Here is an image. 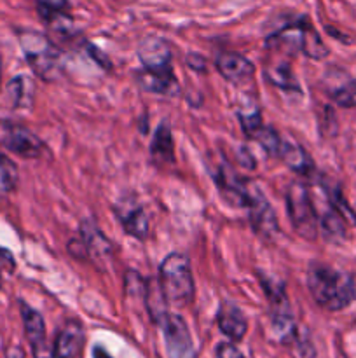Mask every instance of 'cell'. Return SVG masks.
I'll list each match as a JSON object with an SVG mask.
<instances>
[{"label":"cell","instance_id":"obj_1","mask_svg":"<svg viewBox=\"0 0 356 358\" xmlns=\"http://www.w3.org/2000/svg\"><path fill=\"white\" fill-rule=\"evenodd\" d=\"M307 289L314 303L327 311H342L356 299L355 280L349 273L325 262H311L307 268Z\"/></svg>","mask_w":356,"mask_h":358},{"label":"cell","instance_id":"obj_2","mask_svg":"<svg viewBox=\"0 0 356 358\" xmlns=\"http://www.w3.org/2000/svg\"><path fill=\"white\" fill-rule=\"evenodd\" d=\"M159 287L166 299L168 306L185 308L194 297V276L191 271V262L187 255H166L159 266Z\"/></svg>","mask_w":356,"mask_h":358},{"label":"cell","instance_id":"obj_3","mask_svg":"<svg viewBox=\"0 0 356 358\" xmlns=\"http://www.w3.org/2000/svg\"><path fill=\"white\" fill-rule=\"evenodd\" d=\"M265 45L269 49L285 51L290 52V55L300 52V55L313 59H323L328 56L327 45L323 44L313 24L306 20L288 23L279 28V30H276L274 34L269 35Z\"/></svg>","mask_w":356,"mask_h":358},{"label":"cell","instance_id":"obj_4","mask_svg":"<svg viewBox=\"0 0 356 358\" xmlns=\"http://www.w3.org/2000/svg\"><path fill=\"white\" fill-rule=\"evenodd\" d=\"M20 45L27 63L38 79L52 83L61 76L63 55L54 42H51V38L37 31L27 30L20 34Z\"/></svg>","mask_w":356,"mask_h":358},{"label":"cell","instance_id":"obj_5","mask_svg":"<svg viewBox=\"0 0 356 358\" xmlns=\"http://www.w3.org/2000/svg\"><path fill=\"white\" fill-rule=\"evenodd\" d=\"M286 212L293 229L304 240H316L320 231V219L311 199L309 189L302 182H293L286 191Z\"/></svg>","mask_w":356,"mask_h":358},{"label":"cell","instance_id":"obj_6","mask_svg":"<svg viewBox=\"0 0 356 358\" xmlns=\"http://www.w3.org/2000/svg\"><path fill=\"white\" fill-rule=\"evenodd\" d=\"M0 147L24 159H37L45 150L42 140L34 131L9 121H0Z\"/></svg>","mask_w":356,"mask_h":358},{"label":"cell","instance_id":"obj_7","mask_svg":"<svg viewBox=\"0 0 356 358\" xmlns=\"http://www.w3.org/2000/svg\"><path fill=\"white\" fill-rule=\"evenodd\" d=\"M213 182H215L218 194L227 205L232 208H246L250 201V184L243 180L236 173L232 166L227 161L220 159L212 170Z\"/></svg>","mask_w":356,"mask_h":358},{"label":"cell","instance_id":"obj_8","mask_svg":"<svg viewBox=\"0 0 356 358\" xmlns=\"http://www.w3.org/2000/svg\"><path fill=\"white\" fill-rule=\"evenodd\" d=\"M159 327L163 329L168 358H198L187 322L180 315L168 313Z\"/></svg>","mask_w":356,"mask_h":358},{"label":"cell","instance_id":"obj_9","mask_svg":"<svg viewBox=\"0 0 356 358\" xmlns=\"http://www.w3.org/2000/svg\"><path fill=\"white\" fill-rule=\"evenodd\" d=\"M248 217L250 226L260 240L271 241L278 234L279 226L276 213L271 203L264 196V192L255 185H250V201H248Z\"/></svg>","mask_w":356,"mask_h":358},{"label":"cell","instance_id":"obj_10","mask_svg":"<svg viewBox=\"0 0 356 358\" xmlns=\"http://www.w3.org/2000/svg\"><path fill=\"white\" fill-rule=\"evenodd\" d=\"M321 87L334 103L339 107H356V80L346 70L332 66L321 79Z\"/></svg>","mask_w":356,"mask_h":358},{"label":"cell","instance_id":"obj_11","mask_svg":"<svg viewBox=\"0 0 356 358\" xmlns=\"http://www.w3.org/2000/svg\"><path fill=\"white\" fill-rule=\"evenodd\" d=\"M140 63L150 72H168L171 69V49L164 38L147 37L136 48Z\"/></svg>","mask_w":356,"mask_h":358},{"label":"cell","instance_id":"obj_12","mask_svg":"<svg viewBox=\"0 0 356 358\" xmlns=\"http://www.w3.org/2000/svg\"><path fill=\"white\" fill-rule=\"evenodd\" d=\"M80 241L86 248L87 257L93 259L96 264L110 261L112 257V243L108 238L101 233L98 224L93 219H84L79 226Z\"/></svg>","mask_w":356,"mask_h":358},{"label":"cell","instance_id":"obj_13","mask_svg":"<svg viewBox=\"0 0 356 358\" xmlns=\"http://www.w3.org/2000/svg\"><path fill=\"white\" fill-rule=\"evenodd\" d=\"M86 334L80 322L68 320L63 324L56 334L54 345H52V357L54 358H77L82 352Z\"/></svg>","mask_w":356,"mask_h":358},{"label":"cell","instance_id":"obj_14","mask_svg":"<svg viewBox=\"0 0 356 358\" xmlns=\"http://www.w3.org/2000/svg\"><path fill=\"white\" fill-rule=\"evenodd\" d=\"M21 318H23L24 334H27L28 343L34 350L35 358H52V353L47 352L45 345V324L42 315L27 303H21Z\"/></svg>","mask_w":356,"mask_h":358},{"label":"cell","instance_id":"obj_15","mask_svg":"<svg viewBox=\"0 0 356 358\" xmlns=\"http://www.w3.org/2000/svg\"><path fill=\"white\" fill-rule=\"evenodd\" d=\"M216 325L220 332L232 343L241 341L246 336L248 320L241 308L230 301H223L216 311Z\"/></svg>","mask_w":356,"mask_h":358},{"label":"cell","instance_id":"obj_16","mask_svg":"<svg viewBox=\"0 0 356 358\" xmlns=\"http://www.w3.org/2000/svg\"><path fill=\"white\" fill-rule=\"evenodd\" d=\"M215 66L223 79L234 84L251 79L255 73L253 63L244 58L243 55H239V52H220L215 59Z\"/></svg>","mask_w":356,"mask_h":358},{"label":"cell","instance_id":"obj_17","mask_svg":"<svg viewBox=\"0 0 356 358\" xmlns=\"http://www.w3.org/2000/svg\"><path fill=\"white\" fill-rule=\"evenodd\" d=\"M114 212L121 222L126 234L136 240H147L149 236V217L140 205H122L114 206Z\"/></svg>","mask_w":356,"mask_h":358},{"label":"cell","instance_id":"obj_18","mask_svg":"<svg viewBox=\"0 0 356 358\" xmlns=\"http://www.w3.org/2000/svg\"><path fill=\"white\" fill-rule=\"evenodd\" d=\"M278 159H281L293 173L300 175V177L311 178L313 175H316V166L313 163V157L307 154L304 147L297 145V143L283 140Z\"/></svg>","mask_w":356,"mask_h":358},{"label":"cell","instance_id":"obj_19","mask_svg":"<svg viewBox=\"0 0 356 358\" xmlns=\"http://www.w3.org/2000/svg\"><path fill=\"white\" fill-rule=\"evenodd\" d=\"M136 83H138V86L143 91H149V93L154 94L173 96V94L180 91L173 70H168V72H150V70L143 69L136 73Z\"/></svg>","mask_w":356,"mask_h":358},{"label":"cell","instance_id":"obj_20","mask_svg":"<svg viewBox=\"0 0 356 358\" xmlns=\"http://www.w3.org/2000/svg\"><path fill=\"white\" fill-rule=\"evenodd\" d=\"M150 157L159 166L175 163L173 135H171V129L166 122H161L154 133L152 142H150Z\"/></svg>","mask_w":356,"mask_h":358},{"label":"cell","instance_id":"obj_21","mask_svg":"<svg viewBox=\"0 0 356 358\" xmlns=\"http://www.w3.org/2000/svg\"><path fill=\"white\" fill-rule=\"evenodd\" d=\"M320 231L325 236V240L332 241V243H339L346 238L348 233V226H346V217L337 206L330 203L327 212L320 217Z\"/></svg>","mask_w":356,"mask_h":358},{"label":"cell","instance_id":"obj_22","mask_svg":"<svg viewBox=\"0 0 356 358\" xmlns=\"http://www.w3.org/2000/svg\"><path fill=\"white\" fill-rule=\"evenodd\" d=\"M265 79L276 87H281L286 91H300L299 83H297V77L293 73L292 66L285 62H274L271 65L265 66L264 70Z\"/></svg>","mask_w":356,"mask_h":358},{"label":"cell","instance_id":"obj_23","mask_svg":"<svg viewBox=\"0 0 356 358\" xmlns=\"http://www.w3.org/2000/svg\"><path fill=\"white\" fill-rule=\"evenodd\" d=\"M9 94L10 100H13V105L16 108H30L31 103H34V93L35 86L31 83L30 77L27 76H17L14 77L9 83Z\"/></svg>","mask_w":356,"mask_h":358},{"label":"cell","instance_id":"obj_24","mask_svg":"<svg viewBox=\"0 0 356 358\" xmlns=\"http://www.w3.org/2000/svg\"><path fill=\"white\" fill-rule=\"evenodd\" d=\"M251 140L258 142L262 145V149L269 154L271 157H278L279 156V150H281V143L283 138L278 135L274 128L271 126H262L255 131V135L251 136Z\"/></svg>","mask_w":356,"mask_h":358},{"label":"cell","instance_id":"obj_25","mask_svg":"<svg viewBox=\"0 0 356 358\" xmlns=\"http://www.w3.org/2000/svg\"><path fill=\"white\" fill-rule=\"evenodd\" d=\"M17 184V168L9 157L0 154V194L14 191Z\"/></svg>","mask_w":356,"mask_h":358},{"label":"cell","instance_id":"obj_26","mask_svg":"<svg viewBox=\"0 0 356 358\" xmlns=\"http://www.w3.org/2000/svg\"><path fill=\"white\" fill-rule=\"evenodd\" d=\"M237 117H239V124L241 128H243L244 135L248 136V138H251V136L255 135V131H257L258 128H262L264 126V121H262V115L258 110H253V112H239L237 114Z\"/></svg>","mask_w":356,"mask_h":358},{"label":"cell","instance_id":"obj_27","mask_svg":"<svg viewBox=\"0 0 356 358\" xmlns=\"http://www.w3.org/2000/svg\"><path fill=\"white\" fill-rule=\"evenodd\" d=\"M216 358H244L234 343H220L215 350Z\"/></svg>","mask_w":356,"mask_h":358},{"label":"cell","instance_id":"obj_28","mask_svg":"<svg viewBox=\"0 0 356 358\" xmlns=\"http://www.w3.org/2000/svg\"><path fill=\"white\" fill-rule=\"evenodd\" d=\"M295 343H297V346H299L300 357H302V358H316V350H314L313 343H311V339L307 338V336L297 334Z\"/></svg>","mask_w":356,"mask_h":358},{"label":"cell","instance_id":"obj_29","mask_svg":"<svg viewBox=\"0 0 356 358\" xmlns=\"http://www.w3.org/2000/svg\"><path fill=\"white\" fill-rule=\"evenodd\" d=\"M68 6V0H37L38 10H59V13H66Z\"/></svg>","mask_w":356,"mask_h":358},{"label":"cell","instance_id":"obj_30","mask_svg":"<svg viewBox=\"0 0 356 358\" xmlns=\"http://www.w3.org/2000/svg\"><path fill=\"white\" fill-rule=\"evenodd\" d=\"M187 65L191 70H195V72H206V58L199 52H191L187 56Z\"/></svg>","mask_w":356,"mask_h":358},{"label":"cell","instance_id":"obj_31","mask_svg":"<svg viewBox=\"0 0 356 358\" xmlns=\"http://www.w3.org/2000/svg\"><path fill=\"white\" fill-rule=\"evenodd\" d=\"M14 268H16V262H14V257L13 254H10L9 250H6V248L0 247V271H14Z\"/></svg>","mask_w":356,"mask_h":358},{"label":"cell","instance_id":"obj_32","mask_svg":"<svg viewBox=\"0 0 356 358\" xmlns=\"http://www.w3.org/2000/svg\"><path fill=\"white\" fill-rule=\"evenodd\" d=\"M86 45H87V51H89V56L93 59H96L98 65H101V66H103V69H112L110 59L105 58V56L101 55V51L96 48V45H93V44H86Z\"/></svg>","mask_w":356,"mask_h":358},{"label":"cell","instance_id":"obj_33","mask_svg":"<svg viewBox=\"0 0 356 358\" xmlns=\"http://www.w3.org/2000/svg\"><path fill=\"white\" fill-rule=\"evenodd\" d=\"M6 358H24V353L20 346H13V348H9V352H7Z\"/></svg>","mask_w":356,"mask_h":358},{"label":"cell","instance_id":"obj_34","mask_svg":"<svg viewBox=\"0 0 356 358\" xmlns=\"http://www.w3.org/2000/svg\"><path fill=\"white\" fill-rule=\"evenodd\" d=\"M93 358H114V357L108 355V353L105 352L101 346H96V348H94V352H93Z\"/></svg>","mask_w":356,"mask_h":358},{"label":"cell","instance_id":"obj_35","mask_svg":"<svg viewBox=\"0 0 356 358\" xmlns=\"http://www.w3.org/2000/svg\"><path fill=\"white\" fill-rule=\"evenodd\" d=\"M0 77H2V58H0Z\"/></svg>","mask_w":356,"mask_h":358},{"label":"cell","instance_id":"obj_36","mask_svg":"<svg viewBox=\"0 0 356 358\" xmlns=\"http://www.w3.org/2000/svg\"><path fill=\"white\" fill-rule=\"evenodd\" d=\"M0 283H2V276H0Z\"/></svg>","mask_w":356,"mask_h":358}]
</instances>
